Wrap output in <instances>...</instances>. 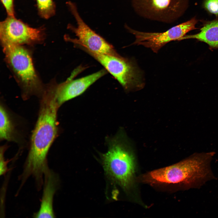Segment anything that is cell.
Wrapping results in <instances>:
<instances>
[{
  "label": "cell",
  "mask_w": 218,
  "mask_h": 218,
  "mask_svg": "<svg viewBox=\"0 0 218 218\" xmlns=\"http://www.w3.org/2000/svg\"><path fill=\"white\" fill-rule=\"evenodd\" d=\"M8 16H15L13 0H1Z\"/></svg>",
  "instance_id": "obj_17"
},
{
  "label": "cell",
  "mask_w": 218,
  "mask_h": 218,
  "mask_svg": "<svg viewBox=\"0 0 218 218\" xmlns=\"http://www.w3.org/2000/svg\"><path fill=\"white\" fill-rule=\"evenodd\" d=\"M66 4L77 22L76 27L69 24L68 28L74 32L78 37L77 38L73 39L66 36L65 38L66 40L80 45L84 50L96 53L114 55L118 54L111 45L84 22L79 15L74 3L69 1Z\"/></svg>",
  "instance_id": "obj_7"
},
{
  "label": "cell",
  "mask_w": 218,
  "mask_h": 218,
  "mask_svg": "<svg viewBox=\"0 0 218 218\" xmlns=\"http://www.w3.org/2000/svg\"><path fill=\"white\" fill-rule=\"evenodd\" d=\"M39 15L47 19L53 16L55 12V5L52 0H36Z\"/></svg>",
  "instance_id": "obj_14"
},
{
  "label": "cell",
  "mask_w": 218,
  "mask_h": 218,
  "mask_svg": "<svg viewBox=\"0 0 218 218\" xmlns=\"http://www.w3.org/2000/svg\"><path fill=\"white\" fill-rule=\"evenodd\" d=\"M6 60L26 95L41 90V85L30 54L21 45H2Z\"/></svg>",
  "instance_id": "obj_4"
},
{
  "label": "cell",
  "mask_w": 218,
  "mask_h": 218,
  "mask_svg": "<svg viewBox=\"0 0 218 218\" xmlns=\"http://www.w3.org/2000/svg\"><path fill=\"white\" fill-rule=\"evenodd\" d=\"M44 29L30 27L15 16H8L0 24V37L4 44L21 45L41 41L44 39Z\"/></svg>",
  "instance_id": "obj_9"
},
{
  "label": "cell",
  "mask_w": 218,
  "mask_h": 218,
  "mask_svg": "<svg viewBox=\"0 0 218 218\" xmlns=\"http://www.w3.org/2000/svg\"><path fill=\"white\" fill-rule=\"evenodd\" d=\"M204 6L210 13L218 15V0H206Z\"/></svg>",
  "instance_id": "obj_16"
},
{
  "label": "cell",
  "mask_w": 218,
  "mask_h": 218,
  "mask_svg": "<svg viewBox=\"0 0 218 218\" xmlns=\"http://www.w3.org/2000/svg\"><path fill=\"white\" fill-rule=\"evenodd\" d=\"M186 0H132L135 12L151 20L166 23L174 22L182 15Z\"/></svg>",
  "instance_id": "obj_6"
},
{
  "label": "cell",
  "mask_w": 218,
  "mask_h": 218,
  "mask_svg": "<svg viewBox=\"0 0 218 218\" xmlns=\"http://www.w3.org/2000/svg\"><path fill=\"white\" fill-rule=\"evenodd\" d=\"M103 65L126 90H138L144 86L141 73L133 61L119 54L96 53L84 50Z\"/></svg>",
  "instance_id": "obj_5"
},
{
  "label": "cell",
  "mask_w": 218,
  "mask_h": 218,
  "mask_svg": "<svg viewBox=\"0 0 218 218\" xmlns=\"http://www.w3.org/2000/svg\"><path fill=\"white\" fill-rule=\"evenodd\" d=\"M197 22L195 18L173 26L162 32H149L134 29L127 25L125 27L128 31L133 35L135 40L133 44L142 45L157 53L163 46L170 41L179 40L189 31L196 29Z\"/></svg>",
  "instance_id": "obj_8"
},
{
  "label": "cell",
  "mask_w": 218,
  "mask_h": 218,
  "mask_svg": "<svg viewBox=\"0 0 218 218\" xmlns=\"http://www.w3.org/2000/svg\"><path fill=\"white\" fill-rule=\"evenodd\" d=\"M6 147L5 146L0 148V174L1 176L5 175L10 170L8 167V164L10 160H6L4 154Z\"/></svg>",
  "instance_id": "obj_15"
},
{
  "label": "cell",
  "mask_w": 218,
  "mask_h": 218,
  "mask_svg": "<svg viewBox=\"0 0 218 218\" xmlns=\"http://www.w3.org/2000/svg\"><path fill=\"white\" fill-rule=\"evenodd\" d=\"M124 143L119 137L111 140L107 151L102 155V158L107 174L127 189L132 182L134 165L133 155Z\"/></svg>",
  "instance_id": "obj_3"
},
{
  "label": "cell",
  "mask_w": 218,
  "mask_h": 218,
  "mask_svg": "<svg viewBox=\"0 0 218 218\" xmlns=\"http://www.w3.org/2000/svg\"><path fill=\"white\" fill-rule=\"evenodd\" d=\"M58 106L53 95L47 92L41 102L38 118L32 133L29 152L19 179L25 183L32 176L38 186L43 182L49 168L47 156L57 132V113Z\"/></svg>",
  "instance_id": "obj_1"
},
{
  "label": "cell",
  "mask_w": 218,
  "mask_h": 218,
  "mask_svg": "<svg viewBox=\"0 0 218 218\" xmlns=\"http://www.w3.org/2000/svg\"><path fill=\"white\" fill-rule=\"evenodd\" d=\"M191 38L205 42L211 48H218V19L206 23L198 33L185 35L179 40Z\"/></svg>",
  "instance_id": "obj_12"
},
{
  "label": "cell",
  "mask_w": 218,
  "mask_h": 218,
  "mask_svg": "<svg viewBox=\"0 0 218 218\" xmlns=\"http://www.w3.org/2000/svg\"><path fill=\"white\" fill-rule=\"evenodd\" d=\"M14 125L10 117L4 107H0V138L2 140H15Z\"/></svg>",
  "instance_id": "obj_13"
},
{
  "label": "cell",
  "mask_w": 218,
  "mask_h": 218,
  "mask_svg": "<svg viewBox=\"0 0 218 218\" xmlns=\"http://www.w3.org/2000/svg\"><path fill=\"white\" fill-rule=\"evenodd\" d=\"M106 73L102 70L77 79L69 78L50 91L60 107L65 102L82 94L91 85Z\"/></svg>",
  "instance_id": "obj_10"
},
{
  "label": "cell",
  "mask_w": 218,
  "mask_h": 218,
  "mask_svg": "<svg viewBox=\"0 0 218 218\" xmlns=\"http://www.w3.org/2000/svg\"><path fill=\"white\" fill-rule=\"evenodd\" d=\"M59 184L58 175L49 168L45 173L44 188L40 209L34 213L35 218H54L53 198Z\"/></svg>",
  "instance_id": "obj_11"
},
{
  "label": "cell",
  "mask_w": 218,
  "mask_h": 218,
  "mask_svg": "<svg viewBox=\"0 0 218 218\" xmlns=\"http://www.w3.org/2000/svg\"><path fill=\"white\" fill-rule=\"evenodd\" d=\"M215 153H196L172 165L155 170L144 177L151 183H172L186 189L200 188L205 183L215 179L211 162Z\"/></svg>",
  "instance_id": "obj_2"
}]
</instances>
